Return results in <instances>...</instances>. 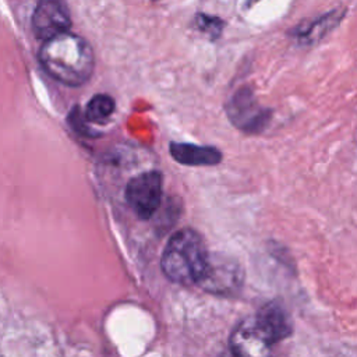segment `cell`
I'll return each instance as SVG.
<instances>
[{
    "mask_svg": "<svg viewBox=\"0 0 357 357\" xmlns=\"http://www.w3.org/2000/svg\"><path fill=\"white\" fill-rule=\"evenodd\" d=\"M255 1H258V0H248V6H251V4L255 3Z\"/></svg>",
    "mask_w": 357,
    "mask_h": 357,
    "instance_id": "obj_14",
    "label": "cell"
},
{
    "mask_svg": "<svg viewBox=\"0 0 357 357\" xmlns=\"http://www.w3.org/2000/svg\"><path fill=\"white\" fill-rule=\"evenodd\" d=\"M39 61L45 71L67 86L89 81L95 68L92 46L79 35L64 32L43 42Z\"/></svg>",
    "mask_w": 357,
    "mask_h": 357,
    "instance_id": "obj_1",
    "label": "cell"
},
{
    "mask_svg": "<svg viewBox=\"0 0 357 357\" xmlns=\"http://www.w3.org/2000/svg\"><path fill=\"white\" fill-rule=\"evenodd\" d=\"M85 121H88V120L85 119L84 114L79 113L78 106H75L74 109H71V112H70V114H68V123H70V126H71L77 132H79V134H82V135H92V131H91V128L88 127V124H86Z\"/></svg>",
    "mask_w": 357,
    "mask_h": 357,
    "instance_id": "obj_13",
    "label": "cell"
},
{
    "mask_svg": "<svg viewBox=\"0 0 357 357\" xmlns=\"http://www.w3.org/2000/svg\"><path fill=\"white\" fill-rule=\"evenodd\" d=\"M209 252L202 237L191 230L176 231L167 241L162 255L163 273L176 283H198L206 266Z\"/></svg>",
    "mask_w": 357,
    "mask_h": 357,
    "instance_id": "obj_2",
    "label": "cell"
},
{
    "mask_svg": "<svg viewBox=\"0 0 357 357\" xmlns=\"http://www.w3.org/2000/svg\"><path fill=\"white\" fill-rule=\"evenodd\" d=\"M197 25L202 32L208 33L212 39H216L220 35V32L225 26V22L218 17H212V15H206V14H198L197 15Z\"/></svg>",
    "mask_w": 357,
    "mask_h": 357,
    "instance_id": "obj_12",
    "label": "cell"
},
{
    "mask_svg": "<svg viewBox=\"0 0 357 357\" xmlns=\"http://www.w3.org/2000/svg\"><path fill=\"white\" fill-rule=\"evenodd\" d=\"M126 199L141 219L153 216L162 201V174L149 170L132 177L126 187Z\"/></svg>",
    "mask_w": 357,
    "mask_h": 357,
    "instance_id": "obj_5",
    "label": "cell"
},
{
    "mask_svg": "<svg viewBox=\"0 0 357 357\" xmlns=\"http://www.w3.org/2000/svg\"><path fill=\"white\" fill-rule=\"evenodd\" d=\"M71 17L64 0H38L32 14V31L40 40L68 32Z\"/></svg>",
    "mask_w": 357,
    "mask_h": 357,
    "instance_id": "obj_7",
    "label": "cell"
},
{
    "mask_svg": "<svg viewBox=\"0 0 357 357\" xmlns=\"http://www.w3.org/2000/svg\"><path fill=\"white\" fill-rule=\"evenodd\" d=\"M114 107H116V103L112 96L106 93H98L92 96V99L88 102L84 116L91 123H100L112 116V113L114 112Z\"/></svg>",
    "mask_w": 357,
    "mask_h": 357,
    "instance_id": "obj_11",
    "label": "cell"
},
{
    "mask_svg": "<svg viewBox=\"0 0 357 357\" xmlns=\"http://www.w3.org/2000/svg\"><path fill=\"white\" fill-rule=\"evenodd\" d=\"M225 109L230 123L245 134L262 132L272 117V110L261 106L248 86L238 88L230 96Z\"/></svg>",
    "mask_w": 357,
    "mask_h": 357,
    "instance_id": "obj_3",
    "label": "cell"
},
{
    "mask_svg": "<svg viewBox=\"0 0 357 357\" xmlns=\"http://www.w3.org/2000/svg\"><path fill=\"white\" fill-rule=\"evenodd\" d=\"M262 332L273 344L284 340L293 333V322L287 308L279 300L265 303L254 315Z\"/></svg>",
    "mask_w": 357,
    "mask_h": 357,
    "instance_id": "obj_8",
    "label": "cell"
},
{
    "mask_svg": "<svg viewBox=\"0 0 357 357\" xmlns=\"http://www.w3.org/2000/svg\"><path fill=\"white\" fill-rule=\"evenodd\" d=\"M343 13H339L337 10H333L308 24H300L294 29L289 31V35L296 36L300 43L311 45L322 39L329 31H332L339 21L342 20Z\"/></svg>",
    "mask_w": 357,
    "mask_h": 357,
    "instance_id": "obj_10",
    "label": "cell"
},
{
    "mask_svg": "<svg viewBox=\"0 0 357 357\" xmlns=\"http://www.w3.org/2000/svg\"><path fill=\"white\" fill-rule=\"evenodd\" d=\"M170 155L178 163L187 166H213L222 160L219 149L185 142H172Z\"/></svg>",
    "mask_w": 357,
    "mask_h": 357,
    "instance_id": "obj_9",
    "label": "cell"
},
{
    "mask_svg": "<svg viewBox=\"0 0 357 357\" xmlns=\"http://www.w3.org/2000/svg\"><path fill=\"white\" fill-rule=\"evenodd\" d=\"M273 346L254 317L243 319L230 335L233 357H273Z\"/></svg>",
    "mask_w": 357,
    "mask_h": 357,
    "instance_id": "obj_6",
    "label": "cell"
},
{
    "mask_svg": "<svg viewBox=\"0 0 357 357\" xmlns=\"http://www.w3.org/2000/svg\"><path fill=\"white\" fill-rule=\"evenodd\" d=\"M243 283L244 272L236 259L222 254H209L204 273L197 284L212 294L233 296L241 290Z\"/></svg>",
    "mask_w": 357,
    "mask_h": 357,
    "instance_id": "obj_4",
    "label": "cell"
}]
</instances>
